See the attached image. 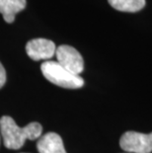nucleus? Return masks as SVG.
Instances as JSON below:
<instances>
[{
  "label": "nucleus",
  "instance_id": "obj_1",
  "mask_svg": "<svg viewBox=\"0 0 152 153\" xmlns=\"http://www.w3.org/2000/svg\"><path fill=\"white\" fill-rule=\"evenodd\" d=\"M42 132L43 128L39 123L34 122L20 128L11 117L4 116L0 119V133L5 147L8 149H20L27 139L40 138Z\"/></svg>",
  "mask_w": 152,
  "mask_h": 153
},
{
  "label": "nucleus",
  "instance_id": "obj_2",
  "mask_svg": "<svg viewBox=\"0 0 152 153\" xmlns=\"http://www.w3.org/2000/svg\"><path fill=\"white\" fill-rule=\"evenodd\" d=\"M41 70L47 80L59 87L66 89H78L84 85V80L81 76L71 73L57 61H44L41 65Z\"/></svg>",
  "mask_w": 152,
  "mask_h": 153
},
{
  "label": "nucleus",
  "instance_id": "obj_3",
  "mask_svg": "<svg viewBox=\"0 0 152 153\" xmlns=\"http://www.w3.org/2000/svg\"><path fill=\"white\" fill-rule=\"evenodd\" d=\"M119 145L122 150L129 153H151V133L146 134L136 131H127L119 139Z\"/></svg>",
  "mask_w": 152,
  "mask_h": 153
},
{
  "label": "nucleus",
  "instance_id": "obj_4",
  "mask_svg": "<svg viewBox=\"0 0 152 153\" xmlns=\"http://www.w3.org/2000/svg\"><path fill=\"white\" fill-rule=\"evenodd\" d=\"M56 61L71 73L79 75L84 69L82 55L74 48L67 45H59L56 51Z\"/></svg>",
  "mask_w": 152,
  "mask_h": 153
},
{
  "label": "nucleus",
  "instance_id": "obj_5",
  "mask_svg": "<svg viewBox=\"0 0 152 153\" xmlns=\"http://www.w3.org/2000/svg\"><path fill=\"white\" fill-rule=\"evenodd\" d=\"M56 47L53 41L47 39H34L28 42L26 45V53L33 60L47 61L56 54Z\"/></svg>",
  "mask_w": 152,
  "mask_h": 153
},
{
  "label": "nucleus",
  "instance_id": "obj_6",
  "mask_svg": "<svg viewBox=\"0 0 152 153\" xmlns=\"http://www.w3.org/2000/svg\"><path fill=\"white\" fill-rule=\"evenodd\" d=\"M37 149L39 153H66L62 138L56 132H48L41 136Z\"/></svg>",
  "mask_w": 152,
  "mask_h": 153
},
{
  "label": "nucleus",
  "instance_id": "obj_7",
  "mask_svg": "<svg viewBox=\"0 0 152 153\" xmlns=\"http://www.w3.org/2000/svg\"><path fill=\"white\" fill-rule=\"evenodd\" d=\"M26 4V0H0V13L3 15L4 21L9 24L14 22L16 14L23 11Z\"/></svg>",
  "mask_w": 152,
  "mask_h": 153
},
{
  "label": "nucleus",
  "instance_id": "obj_8",
  "mask_svg": "<svg viewBox=\"0 0 152 153\" xmlns=\"http://www.w3.org/2000/svg\"><path fill=\"white\" fill-rule=\"evenodd\" d=\"M113 8L121 12L134 13L145 6V0H108Z\"/></svg>",
  "mask_w": 152,
  "mask_h": 153
},
{
  "label": "nucleus",
  "instance_id": "obj_9",
  "mask_svg": "<svg viewBox=\"0 0 152 153\" xmlns=\"http://www.w3.org/2000/svg\"><path fill=\"white\" fill-rule=\"evenodd\" d=\"M5 82H6V71L1 64V62H0V89L4 86Z\"/></svg>",
  "mask_w": 152,
  "mask_h": 153
}]
</instances>
